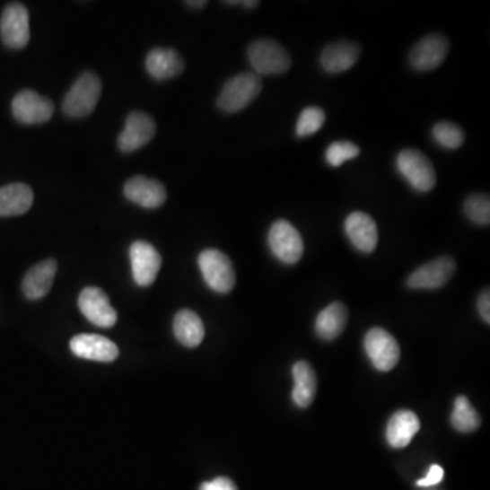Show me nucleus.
<instances>
[{
  "mask_svg": "<svg viewBox=\"0 0 490 490\" xmlns=\"http://www.w3.org/2000/svg\"><path fill=\"white\" fill-rule=\"evenodd\" d=\"M267 241L274 257L284 265H296L302 260L304 241L300 232L289 221H276L268 232Z\"/></svg>",
  "mask_w": 490,
  "mask_h": 490,
  "instance_id": "obj_6",
  "label": "nucleus"
},
{
  "mask_svg": "<svg viewBox=\"0 0 490 490\" xmlns=\"http://www.w3.org/2000/svg\"><path fill=\"white\" fill-rule=\"evenodd\" d=\"M262 88V78L257 74H237L223 85L217 100L218 108L226 113L240 112L258 99Z\"/></svg>",
  "mask_w": 490,
  "mask_h": 490,
  "instance_id": "obj_2",
  "label": "nucleus"
},
{
  "mask_svg": "<svg viewBox=\"0 0 490 490\" xmlns=\"http://www.w3.org/2000/svg\"><path fill=\"white\" fill-rule=\"evenodd\" d=\"M155 121L144 112H131L126 120V128L118 136V146L123 153H133L152 141L155 136Z\"/></svg>",
  "mask_w": 490,
  "mask_h": 490,
  "instance_id": "obj_13",
  "label": "nucleus"
},
{
  "mask_svg": "<svg viewBox=\"0 0 490 490\" xmlns=\"http://www.w3.org/2000/svg\"><path fill=\"white\" fill-rule=\"evenodd\" d=\"M444 478V470L439 465H433L429 468L428 474L417 482L418 486L428 487L440 484Z\"/></svg>",
  "mask_w": 490,
  "mask_h": 490,
  "instance_id": "obj_32",
  "label": "nucleus"
},
{
  "mask_svg": "<svg viewBox=\"0 0 490 490\" xmlns=\"http://www.w3.org/2000/svg\"><path fill=\"white\" fill-rule=\"evenodd\" d=\"M450 52V41L439 33L428 34L413 47L408 54V63L415 70L433 71L444 63Z\"/></svg>",
  "mask_w": 490,
  "mask_h": 490,
  "instance_id": "obj_8",
  "label": "nucleus"
},
{
  "mask_svg": "<svg viewBox=\"0 0 490 490\" xmlns=\"http://www.w3.org/2000/svg\"><path fill=\"white\" fill-rule=\"evenodd\" d=\"M173 333L183 346L197 347L205 338V326L197 312L181 310L173 320Z\"/></svg>",
  "mask_w": 490,
  "mask_h": 490,
  "instance_id": "obj_24",
  "label": "nucleus"
},
{
  "mask_svg": "<svg viewBox=\"0 0 490 490\" xmlns=\"http://www.w3.org/2000/svg\"><path fill=\"white\" fill-rule=\"evenodd\" d=\"M102 85L93 71L82 74L63 100V112L73 118H86L93 112L101 97Z\"/></svg>",
  "mask_w": 490,
  "mask_h": 490,
  "instance_id": "obj_1",
  "label": "nucleus"
},
{
  "mask_svg": "<svg viewBox=\"0 0 490 490\" xmlns=\"http://www.w3.org/2000/svg\"><path fill=\"white\" fill-rule=\"evenodd\" d=\"M147 73L157 81H167L180 75L186 68L183 57L172 48H154L146 57Z\"/></svg>",
  "mask_w": 490,
  "mask_h": 490,
  "instance_id": "obj_20",
  "label": "nucleus"
},
{
  "mask_svg": "<svg viewBox=\"0 0 490 490\" xmlns=\"http://www.w3.org/2000/svg\"><path fill=\"white\" fill-rule=\"evenodd\" d=\"M457 270V263L452 258L440 257L413 271L407 278V286L415 291L426 289L434 291L448 284Z\"/></svg>",
  "mask_w": 490,
  "mask_h": 490,
  "instance_id": "obj_9",
  "label": "nucleus"
},
{
  "mask_svg": "<svg viewBox=\"0 0 490 490\" xmlns=\"http://www.w3.org/2000/svg\"><path fill=\"white\" fill-rule=\"evenodd\" d=\"M125 195L128 200L144 209H157L167 200V188L161 181L136 176L125 186Z\"/></svg>",
  "mask_w": 490,
  "mask_h": 490,
  "instance_id": "obj_16",
  "label": "nucleus"
},
{
  "mask_svg": "<svg viewBox=\"0 0 490 490\" xmlns=\"http://www.w3.org/2000/svg\"><path fill=\"white\" fill-rule=\"evenodd\" d=\"M361 47L353 41H338L323 49L320 65L328 74H341L354 67L360 59Z\"/></svg>",
  "mask_w": 490,
  "mask_h": 490,
  "instance_id": "obj_18",
  "label": "nucleus"
},
{
  "mask_svg": "<svg viewBox=\"0 0 490 490\" xmlns=\"http://www.w3.org/2000/svg\"><path fill=\"white\" fill-rule=\"evenodd\" d=\"M366 354L376 370L389 372L399 363L400 347L397 339L383 328H372L363 339Z\"/></svg>",
  "mask_w": 490,
  "mask_h": 490,
  "instance_id": "obj_7",
  "label": "nucleus"
},
{
  "mask_svg": "<svg viewBox=\"0 0 490 490\" xmlns=\"http://www.w3.org/2000/svg\"><path fill=\"white\" fill-rule=\"evenodd\" d=\"M187 6L191 7V9H203V7L207 6L206 0H189L186 2Z\"/></svg>",
  "mask_w": 490,
  "mask_h": 490,
  "instance_id": "obj_34",
  "label": "nucleus"
},
{
  "mask_svg": "<svg viewBox=\"0 0 490 490\" xmlns=\"http://www.w3.org/2000/svg\"><path fill=\"white\" fill-rule=\"evenodd\" d=\"M0 36L4 46L12 49H22L31 39L29 13L23 4H12L4 10L0 18Z\"/></svg>",
  "mask_w": 490,
  "mask_h": 490,
  "instance_id": "obj_10",
  "label": "nucleus"
},
{
  "mask_svg": "<svg viewBox=\"0 0 490 490\" xmlns=\"http://www.w3.org/2000/svg\"><path fill=\"white\" fill-rule=\"evenodd\" d=\"M434 142L448 150H457L465 144V131L451 121H439L432 130Z\"/></svg>",
  "mask_w": 490,
  "mask_h": 490,
  "instance_id": "obj_27",
  "label": "nucleus"
},
{
  "mask_svg": "<svg viewBox=\"0 0 490 490\" xmlns=\"http://www.w3.org/2000/svg\"><path fill=\"white\" fill-rule=\"evenodd\" d=\"M400 175L418 192H429L436 186V171L433 163L417 149H403L397 157Z\"/></svg>",
  "mask_w": 490,
  "mask_h": 490,
  "instance_id": "obj_4",
  "label": "nucleus"
},
{
  "mask_svg": "<svg viewBox=\"0 0 490 490\" xmlns=\"http://www.w3.org/2000/svg\"><path fill=\"white\" fill-rule=\"evenodd\" d=\"M293 379L294 389L292 397H293L294 403L302 408L312 405L316 391H318V378H316L312 366L305 361L294 363Z\"/></svg>",
  "mask_w": 490,
  "mask_h": 490,
  "instance_id": "obj_25",
  "label": "nucleus"
},
{
  "mask_svg": "<svg viewBox=\"0 0 490 490\" xmlns=\"http://www.w3.org/2000/svg\"><path fill=\"white\" fill-rule=\"evenodd\" d=\"M78 307L91 323L102 328H109L118 321V312L110 305L109 297L96 286H89L81 292Z\"/></svg>",
  "mask_w": 490,
  "mask_h": 490,
  "instance_id": "obj_12",
  "label": "nucleus"
},
{
  "mask_svg": "<svg viewBox=\"0 0 490 490\" xmlns=\"http://www.w3.org/2000/svg\"><path fill=\"white\" fill-rule=\"evenodd\" d=\"M421 423L416 413L410 410H398L387 425V442L391 447L405 448L412 442L413 437L420 432Z\"/></svg>",
  "mask_w": 490,
  "mask_h": 490,
  "instance_id": "obj_21",
  "label": "nucleus"
},
{
  "mask_svg": "<svg viewBox=\"0 0 490 490\" xmlns=\"http://www.w3.org/2000/svg\"><path fill=\"white\" fill-rule=\"evenodd\" d=\"M34 195L28 184L14 183L0 188V217L22 215L31 210Z\"/></svg>",
  "mask_w": 490,
  "mask_h": 490,
  "instance_id": "obj_22",
  "label": "nucleus"
},
{
  "mask_svg": "<svg viewBox=\"0 0 490 490\" xmlns=\"http://www.w3.org/2000/svg\"><path fill=\"white\" fill-rule=\"evenodd\" d=\"M199 490H237L236 484L226 477H218L213 481L203 482Z\"/></svg>",
  "mask_w": 490,
  "mask_h": 490,
  "instance_id": "obj_31",
  "label": "nucleus"
},
{
  "mask_svg": "<svg viewBox=\"0 0 490 490\" xmlns=\"http://www.w3.org/2000/svg\"><path fill=\"white\" fill-rule=\"evenodd\" d=\"M200 273L212 291L217 293H229L236 284V273L233 263L228 255L218 249H205L197 258Z\"/></svg>",
  "mask_w": 490,
  "mask_h": 490,
  "instance_id": "obj_5",
  "label": "nucleus"
},
{
  "mask_svg": "<svg viewBox=\"0 0 490 490\" xmlns=\"http://www.w3.org/2000/svg\"><path fill=\"white\" fill-rule=\"evenodd\" d=\"M134 281L139 286H150L157 278L162 259L160 252L147 241H136L130 247Z\"/></svg>",
  "mask_w": 490,
  "mask_h": 490,
  "instance_id": "obj_14",
  "label": "nucleus"
},
{
  "mask_svg": "<svg viewBox=\"0 0 490 490\" xmlns=\"http://www.w3.org/2000/svg\"><path fill=\"white\" fill-rule=\"evenodd\" d=\"M247 55L252 70L259 76L284 74L292 66L291 54L273 39H255Z\"/></svg>",
  "mask_w": 490,
  "mask_h": 490,
  "instance_id": "obj_3",
  "label": "nucleus"
},
{
  "mask_svg": "<svg viewBox=\"0 0 490 490\" xmlns=\"http://www.w3.org/2000/svg\"><path fill=\"white\" fill-rule=\"evenodd\" d=\"M361 149L358 144L349 141H338L331 144L326 150V161L330 167L338 168L346 161L360 155Z\"/></svg>",
  "mask_w": 490,
  "mask_h": 490,
  "instance_id": "obj_30",
  "label": "nucleus"
},
{
  "mask_svg": "<svg viewBox=\"0 0 490 490\" xmlns=\"http://www.w3.org/2000/svg\"><path fill=\"white\" fill-rule=\"evenodd\" d=\"M347 319L349 312L346 305L339 302H333L319 313L315 324L316 333L324 341H334L344 333Z\"/></svg>",
  "mask_w": 490,
  "mask_h": 490,
  "instance_id": "obj_23",
  "label": "nucleus"
},
{
  "mask_svg": "<svg viewBox=\"0 0 490 490\" xmlns=\"http://www.w3.org/2000/svg\"><path fill=\"white\" fill-rule=\"evenodd\" d=\"M242 6L245 9H255V7L259 6V2H255V0H247V2H241Z\"/></svg>",
  "mask_w": 490,
  "mask_h": 490,
  "instance_id": "obj_35",
  "label": "nucleus"
},
{
  "mask_svg": "<svg viewBox=\"0 0 490 490\" xmlns=\"http://www.w3.org/2000/svg\"><path fill=\"white\" fill-rule=\"evenodd\" d=\"M70 349L76 357L86 360L112 363L118 358V349L110 339L96 334H79L70 342Z\"/></svg>",
  "mask_w": 490,
  "mask_h": 490,
  "instance_id": "obj_17",
  "label": "nucleus"
},
{
  "mask_svg": "<svg viewBox=\"0 0 490 490\" xmlns=\"http://www.w3.org/2000/svg\"><path fill=\"white\" fill-rule=\"evenodd\" d=\"M345 232L358 251L371 254L379 242V229L375 220L363 212H353L345 221Z\"/></svg>",
  "mask_w": 490,
  "mask_h": 490,
  "instance_id": "obj_15",
  "label": "nucleus"
},
{
  "mask_svg": "<svg viewBox=\"0 0 490 490\" xmlns=\"http://www.w3.org/2000/svg\"><path fill=\"white\" fill-rule=\"evenodd\" d=\"M478 305L479 315L481 318L489 324L490 321V294L489 291H484L481 293V296L478 297Z\"/></svg>",
  "mask_w": 490,
  "mask_h": 490,
  "instance_id": "obj_33",
  "label": "nucleus"
},
{
  "mask_svg": "<svg viewBox=\"0 0 490 490\" xmlns=\"http://www.w3.org/2000/svg\"><path fill=\"white\" fill-rule=\"evenodd\" d=\"M452 426L462 433H470L477 431L481 425V417L478 412L471 406L466 397H458L455 399L454 412L451 416Z\"/></svg>",
  "mask_w": 490,
  "mask_h": 490,
  "instance_id": "obj_26",
  "label": "nucleus"
},
{
  "mask_svg": "<svg viewBox=\"0 0 490 490\" xmlns=\"http://www.w3.org/2000/svg\"><path fill=\"white\" fill-rule=\"evenodd\" d=\"M13 115L22 125H43L54 116V102L34 91H22L14 97Z\"/></svg>",
  "mask_w": 490,
  "mask_h": 490,
  "instance_id": "obj_11",
  "label": "nucleus"
},
{
  "mask_svg": "<svg viewBox=\"0 0 490 490\" xmlns=\"http://www.w3.org/2000/svg\"><path fill=\"white\" fill-rule=\"evenodd\" d=\"M465 214L471 223L477 225H489L490 199L486 194H473L466 199Z\"/></svg>",
  "mask_w": 490,
  "mask_h": 490,
  "instance_id": "obj_28",
  "label": "nucleus"
},
{
  "mask_svg": "<svg viewBox=\"0 0 490 490\" xmlns=\"http://www.w3.org/2000/svg\"><path fill=\"white\" fill-rule=\"evenodd\" d=\"M57 263L54 259L43 260L33 266L26 274L22 282V291L26 299L39 300L51 291L57 276Z\"/></svg>",
  "mask_w": 490,
  "mask_h": 490,
  "instance_id": "obj_19",
  "label": "nucleus"
},
{
  "mask_svg": "<svg viewBox=\"0 0 490 490\" xmlns=\"http://www.w3.org/2000/svg\"><path fill=\"white\" fill-rule=\"evenodd\" d=\"M326 112L319 107H308L300 113L297 120L296 134L300 138L313 136L323 127Z\"/></svg>",
  "mask_w": 490,
  "mask_h": 490,
  "instance_id": "obj_29",
  "label": "nucleus"
}]
</instances>
